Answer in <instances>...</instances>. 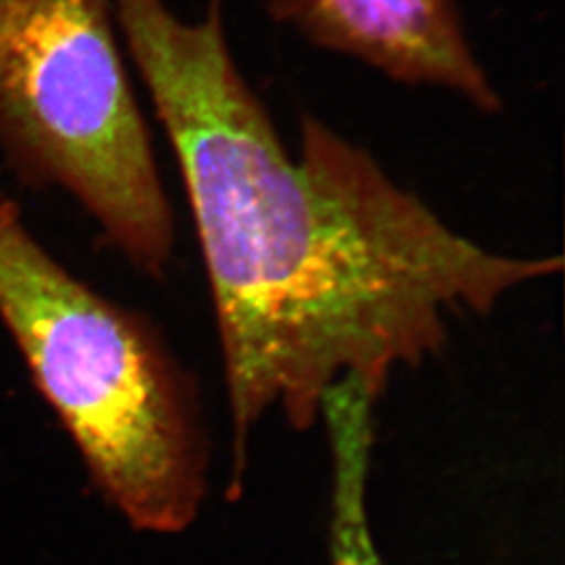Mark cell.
I'll return each instance as SVG.
<instances>
[{"instance_id": "cell-4", "label": "cell", "mask_w": 565, "mask_h": 565, "mask_svg": "<svg viewBox=\"0 0 565 565\" xmlns=\"http://www.w3.org/2000/svg\"><path fill=\"white\" fill-rule=\"evenodd\" d=\"M266 13L315 46L408 86L457 95L484 116L503 95L467 36L459 0H260Z\"/></svg>"}, {"instance_id": "cell-2", "label": "cell", "mask_w": 565, "mask_h": 565, "mask_svg": "<svg viewBox=\"0 0 565 565\" xmlns=\"http://www.w3.org/2000/svg\"><path fill=\"white\" fill-rule=\"evenodd\" d=\"M0 323L128 522L149 532L189 524L205 467L191 384L149 317L67 270L4 193Z\"/></svg>"}, {"instance_id": "cell-3", "label": "cell", "mask_w": 565, "mask_h": 565, "mask_svg": "<svg viewBox=\"0 0 565 565\" xmlns=\"http://www.w3.org/2000/svg\"><path fill=\"white\" fill-rule=\"evenodd\" d=\"M0 156L81 203L139 273L166 275L174 210L111 0H0Z\"/></svg>"}, {"instance_id": "cell-1", "label": "cell", "mask_w": 565, "mask_h": 565, "mask_svg": "<svg viewBox=\"0 0 565 565\" xmlns=\"http://www.w3.org/2000/svg\"><path fill=\"white\" fill-rule=\"evenodd\" d=\"M121 42L179 162L212 291L243 469L247 431L273 406L294 427L324 392L436 356L450 321L564 270L465 237L364 147L303 116L291 156L243 76L223 0L200 20L168 0H111Z\"/></svg>"}, {"instance_id": "cell-5", "label": "cell", "mask_w": 565, "mask_h": 565, "mask_svg": "<svg viewBox=\"0 0 565 565\" xmlns=\"http://www.w3.org/2000/svg\"><path fill=\"white\" fill-rule=\"evenodd\" d=\"M380 396L361 377H343L324 392L321 417L333 461L331 564L384 565L366 515V473L373 445V404Z\"/></svg>"}]
</instances>
